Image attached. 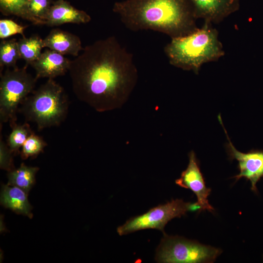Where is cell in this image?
Here are the masks:
<instances>
[{"label": "cell", "mask_w": 263, "mask_h": 263, "mask_svg": "<svg viewBox=\"0 0 263 263\" xmlns=\"http://www.w3.org/2000/svg\"><path fill=\"white\" fill-rule=\"evenodd\" d=\"M28 26L19 24L11 19H3L0 20V38L2 39L16 34L24 37V32Z\"/></svg>", "instance_id": "obj_22"}, {"label": "cell", "mask_w": 263, "mask_h": 263, "mask_svg": "<svg viewBox=\"0 0 263 263\" xmlns=\"http://www.w3.org/2000/svg\"><path fill=\"white\" fill-rule=\"evenodd\" d=\"M191 204L182 199H172L170 202L150 209L147 212L130 219L117 228L122 236L145 229H156L164 232L166 224L171 219L181 217L191 211Z\"/></svg>", "instance_id": "obj_7"}, {"label": "cell", "mask_w": 263, "mask_h": 263, "mask_svg": "<svg viewBox=\"0 0 263 263\" xmlns=\"http://www.w3.org/2000/svg\"><path fill=\"white\" fill-rule=\"evenodd\" d=\"M164 51L170 65L196 74L204 64L217 61L225 54L217 30L207 22L189 34L171 38Z\"/></svg>", "instance_id": "obj_3"}, {"label": "cell", "mask_w": 263, "mask_h": 263, "mask_svg": "<svg viewBox=\"0 0 263 263\" xmlns=\"http://www.w3.org/2000/svg\"><path fill=\"white\" fill-rule=\"evenodd\" d=\"M71 62L64 55L47 48L30 65L35 70L37 80L40 78L53 79L68 72Z\"/></svg>", "instance_id": "obj_11"}, {"label": "cell", "mask_w": 263, "mask_h": 263, "mask_svg": "<svg viewBox=\"0 0 263 263\" xmlns=\"http://www.w3.org/2000/svg\"><path fill=\"white\" fill-rule=\"evenodd\" d=\"M11 128L12 131L8 137L7 144L13 153H17L33 132L28 122L23 124L16 123Z\"/></svg>", "instance_id": "obj_19"}, {"label": "cell", "mask_w": 263, "mask_h": 263, "mask_svg": "<svg viewBox=\"0 0 263 263\" xmlns=\"http://www.w3.org/2000/svg\"><path fill=\"white\" fill-rule=\"evenodd\" d=\"M27 67L7 68L0 75V124L8 122L11 127L16 124L20 105L34 90L37 79L27 72Z\"/></svg>", "instance_id": "obj_5"}, {"label": "cell", "mask_w": 263, "mask_h": 263, "mask_svg": "<svg viewBox=\"0 0 263 263\" xmlns=\"http://www.w3.org/2000/svg\"><path fill=\"white\" fill-rule=\"evenodd\" d=\"M68 72L77 98L99 112L121 108L138 77L133 55L114 36L85 46Z\"/></svg>", "instance_id": "obj_1"}, {"label": "cell", "mask_w": 263, "mask_h": 263, "mask_svg": "<svg viewBox=\"0 0 263 263\" xmlns=\"http://www.w3.org/2000/svg\"><path fill=\"white\" fill-rule=\"evenodd\" d=\"M113 11L133 32L152 30L171 38L198 28L191 0H124L115 2Z\"/></svg>", "instance_id": "obj_2"}, {"label": "cell", "mask_w": 263, "mask_h": 263, "mask_svg": "<svg viewBox=\"0 0 263 263\" xmlns=\"http://www.w3.org/2000/svg\"><path fill=\"white\" fill-rule=\"evenodd\" d=\"M38 169V167L27 166L22 163L18 169L9 171L8 185L19 187L27 193L35 183Z\"/></svg>", "instance_id": "obj_16"}, {"label": "cell", "mask_w": 263, "mask_h": 263, "mask_svg": "<svg viewBox=\"0 0 263 263\" xmlns=\"http://www.w3.org/2000/svg\"><path fill=\"white\" fill-rule=\"evenodd\" d=\"M91 16L86 12L72 6L65 0L54 1L47 16L44 25L56 26L65 23L82 24L89 22Z\"/></svg>", "instance_id": "obj_12"}, {"label": "cell", "mask_w": 263, "mask_h": 263, "mask_svg": "<svg viewBox=\"0 0 263 263\" xmlns=\"http://www.w3.org/2000/svg\"><path fill=\"white\" fill-rule=\"evenodd\" d=\"M0 140V167L7 171L14 169L12 153L7 143L1 139Z\"/></svg>", "instance_id": "obj_23"}, {"label": "cell", "mask_w": 263, "mask_h": 263, "mask_svg": "<svg viewBox=\"0 0 263 263\" xmlns=\"http://www.w3.org/2000/svg\"><path fill=\"white\" fill-rule=\"evenodd\" d=\"M219 121L222 126L228 142L226 149L230 160H236L238 162L239 173L233 178L236 181L241 178H245L250 181L251 188L255 192L257 191L256 184L263 177V150H251L246 153L238 150L233 145L223 125L221 114L218 116Z\"/></svg>", "instance_id": "obj_8"}, {"label": "cell", "mask_w": 263, "mask_h": 263, "mask_svg": "<svg viewBox=\"0 0 263 263\" xmlns=\"http://www.w3.org/2000/svg\"><path fill=\"white\" fill-rule=\"evenodd\" d=\"M47 145V143L41 137L33 132L21 147V157L23 159H26L37 156L43 151Z\"/></svg>", "instance_id": "obj_20"}, {"label": "cell", "mask_w": 263, "mask_h": 263, "mask_svg": "<svg viewBox=\"0 0 263 263\" xmlns=\"http://www.w3.org/2000/svg\"><path fill=\"white\" fill-rule=\"evenodd\" d=\"M27 0H0V10L5 16L14 15L27 20Z\"/></svg>", "instance_id": "obj_21"}, {"label": "cell", "mask_w": 263, "mask_h": 263, "mask_svg": "<svg viewBox=\"0 0 263 263\" xmlns=\"http://www.w3.org/2000/svg\"><path fill=\"white\" fill-rule=\"evenodd\" d=\"M197 19L218 24L237 11L240 0H191Z\"/></svg>", "instance_id": "obj_10"}, {"label": "cell", "mask_w": 263, "mask_h": 263, "mask_svg": "<svg viewBox=\"0 0 263 263\" xmlns=\"http://www.w3.org/2000/svg\"><path fill=\"white\" fill-rule=\"evenodd\" d=\"M18 49L20 58L26 62V65H31L42 53L44 47L43 39L38 35L30 37L25 36L18 40Z\"/></svg>", "instance_id": "obj_15"}, {"label": "cell", "mask_w": 263, "mask_h": 263, "mask_svg": "<svg viewBox=\"0 0 263 263\" xmlns=\"http://www.w3.org/2000/svg\"><path fill=\"white\" fill-rule=\"evenodd\" d=\"M20 59L18 40L15 38L2 39L0 43V68L17 67V61Z\"/></svg>", "instance_id": "obj_18"}, {"label": "cell", "mask_w": 263, "mask_h": 263, "mask_svg": "<svg viewBox=\"0 0 263 263\" xmlns=\"http://www.w3.org/2000/svg\"><path fill=\"white\" fill-rule=\"evenodd\" d=\"M54 0H27V20L35 25H44Z\"/></svg>", "instance_id": "obj_17"}, {"label": "cell", "mask_w": 263, "mask_h": 263, "mask_svg": "<svg viewBox=\"0 0 263 263\" xmlns=\"http://www.w3.org/2000/svg\"><path fill=\"white\" fill-rule=\"evenodd\" d=\"M68 108V97L63 88L53 79H48L23 100L19 112L26 122L35 123L40 131L60 125Z\"/></svg>", "instance_id": "obj_4"}, {"label": "cell", "mask_w": 263, "mask_h": 263, "mask_svg": "<svg viewBox=\"0 0 263 263\" xmlns=\"http://www.w3.org/2000/svg\"><path fill=\"white\" fill-rule=\"evenodd\" d=\"M0 203L5 207L17 213L30 218L32 216L31 212L32 207L28 200L27 192L19 187L3 185L1 189Z\"/></svg>", "instance_id": "obj_14"}, {"label": "cell", "mask_w": 263, "mask_h": 263, "mask_svg": "<svg viewBox=\"0 0 263 263\" xmlns=\"http://www.w3.org/2000/svg\"><path fill=\"white\" fill-rule=\"evenodd\" d=\"M44 47L63 55L77 56L83 47L76 35L59 28L52 29L43 39Z\"/></svg>", "instance_id": "obj_13"}, {"label": "cell", "mask_w": 263, "mask_h": 263, "mask_svg": "<svg viewBox=\"0 0 263 263\" xmlns=\"http://www.w3.org/2000/svg\"><path fill=\"white\" fill-rule=\"evenodd\" d=\"M156 252V261L163 263H213L220 249L178 236L164 234Z\"/></svg>", "instance_id": "obj_6"}, {"label": "cell", "mask_w": 263, "mask_h": 263, "mask_svg": "<svg viewBox=\"0 0 263 263\" xmlns=\"http://www.w3.org/2000/svg\"><path fill=\"white\" fill-rule=\"evenodd\" d=\"M189 162L187 169L183 171L175 183L179 186L190 189L196 196L197 204L200 211L213 212L214 208L208 202L207 198L211 189L206 186L204 178L201 171L195 152L191 150L188 154Z\"/></svg>", "instance_id": "obj_9"}]
</instances>
